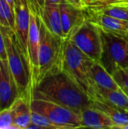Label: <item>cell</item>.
Here are the masks:
<instances>
[{
	"instance_id": "obj_1",
	"label": "cell",
	"mask_w": 128,
	"mask_h": 129,
	"mask_svg": "<svg viewBox=\"0 0 128 129\" xmlns=\"http://www.w3.org/2000/svg\"><path fill=\"white\" fill-rule=\"evenodd\" d=\"M32 96L51 101L78 114L92 105L91 98L63 70L44 77L33 89Z\"/></svg>"
},
{
	"instance_id": "obj_2",
	"label": "cell",
	"mask_w": 128,
	"mask_h": 129,
	"mask_svg": "<svg viewBox=\"0 0 128 129\" xmlns=\"http://www.w3.org/2000/svg\"><path fill=\"white\" fill-rule=\"evenodd\" d=\"M94 60L83 53L73 42L65 39L62 70L66 73L90 98L97 96V87L91 76Z\"/></svg>"
},
{
	"instance_id": "obj_3",
	"label": "cell",
	"mask_w": 128,
	"mask_h": 129,
	"mask_svg": "<svg viewBox=\"0 0 128 129\" xmlns=\"http://www.w3.org/2000/svg\"><path fill=\"white\" fill-rule=\"evenodd\" d=\"M4 36L7 60L17 85L20 95L32 91L31 71L28 57L22 47L15 31L11 27L1 26Z\"/></svg>"
},
{
	"instance_id": "obj_4",
	"label": "cell",
	"mask_w": 128,
	"mask_h": 129,
	"mask_svg": "<svg viewBox=\"0 0 128 129\" xmlns=\"http://www.w3.org/2000/svg\"><path fill=\"white\" fill-rule=\"evenodd\" d=\"M38 20L40 47L37 84L46 76L62 71L65 43V39L51 33L39 17Z\"/></svg>"
},
{
	"instance_id": "obj_5",
	"label": "cell",
	"mask_w": 128,
	"mask_h": 129,
	"mask_svg": "<svg viewBox=\"0 0 128 129\" xmlns=\"http://www.w3.org/2000/svg\"><path fill=\"white\" fill-rule=\"evenodd\" d=\"M98 28L102 39L101 64L111 75L119 68L128 67L127 38Z\"/></svg>"
},
{
	"instance_id": "obj_6",
	"label": "cell",
	"mask_w": 128,
	"mask_h": 129,
	"mask_svg": "<svg viewBox=\"0 0 128 129\" xmlns=\"http://www.w3.org/2000/svg\"><path fill=\"white\" fill-rule=\"evenodd\" d=\"M30 106L32 111L45 116L60 129L82 128L79 114L59 104L32 96Z\"/></svg>"
},
{
	"instance_id": "obj_7",
	"label": "cell",
	"mask_w": 128,
	"mask_h": 129,
	"mask_svg": "<svg viewBox=\"0 0 128 129\" xmlns=\"http://www.w3.org/2000/svg\"><path fill=\"white\" fill-rule=\"evenodd\" d=\"M69 40L93 60L100 61L102 54L100 32L99 28L88 17Z\"/></svg>"
},
{
	"instance_id": "obj_8",
	"label": "cell",
	"mask_w": 128,
	"mask_h": 129,
	"mask_svg": "<svg viewBox=\"0 0 128 129\" xmlns=\"http://www.w3.org/2000/svg\"><path fill=\"white\" fill-rule=\"evenodd\" d=\"M40 47V28L38 17L30 9V24L28 36V60L31 71V84L35 88L38 76V53Z\"/></svg>"
},
{
	"instance_id": "obj_9",
	"label": "cell",
	"mask_w": 128,
	"mask_h": 129,
	"mask_svg": "<svg viewBox=\"0 0 128 129\" xmlns=\"http://www.w3.org/2000/svg\"><path fill=\"white\" fill-rule=\"evenodd\" d=\"M63 37L69 39L86 21L88 12L83 8L75 6L70 3L59 5Z\"/></svg>"
},
{
	"instance_id": "obj_10",
	"label": "cell",
	"mask_w": 128,
	"mask_h": 129,
	"mask_svg": "<svg viewBox=\"0 0 128 129\" xmlns=\"http://www.w3.org/2000/svg\"><path fill=\"white\" fill-rule=\"evenodd\" d=\"M19 96L8 60L0 58V111L8 108Z\"/></svg>"
},
{
	"instance_id": "obj_11",
	"label": "cell",
	"mask_w": 128,
	"mask_h": 129,
	"mask_svg": "<svg viewBox=\"0 0 128 129\" xmlns=\"http://www.w3.org/2000/svg\"><path fill=\"white\" fill-rule=\"evenodd\" d=\"M15 33L27 57L28 36L30 24V8L28 0H14Z\"/></svg>"
},
{
	"instance_id": "obj_12",
	"label": "cell",
	"mask_w": 128,
	"mask_h": 129,
	"mask_svg": "<svg viewBox=\"0 0 128 129\" xmlns=\"http://www.w3.org/2000/svg\"><path fill=\"white\" fill-rule=\"evenodd\" d=\"M32 91L20 95L9 107L13 124L17 129H26L31 123V99Z\"/></svg>"
},
{
	"instance_id": "obj_13",
	"label": "cell",
	"mask_w": 128,
	"mask_h": 129,
	"mask_svg": "<svg viewBox=\"0 0 128 129\" xmlns=\"http://www.w3.org/2000/svg\"><path fill=\"white\" fill-rule=\"evenodd\" d=\"M88 19L98 27L128 39V21L98 13L88 12Z\"/></svg>"
},
{
	"instance_id": "obj_14",
	"label": "cell",
	"mask_w": 128,
	"mask_h": 129,
	"mask_svg": "<svg viewBox=\"0 0 128 129\" xmlns=\"http://www.w3.org/2000/svg\"><path fill=\"white\" fill-rule=\"evenodd\" d=\"M80 122L82 128L95 129L115 128L114 122L104 113L94 107H89L79 113Z\"/></svg>"
},
{
	"instance_id": "obj_15",
	"label": "cell",
	"mask_w": 128,
	"mask_h": 129,
	"mask_svg": "<svg viewBox=\"0 0 128 129\" xmlns=\"http://www.w3.org/2000/svg\"><path fill=\"white\" fill-rule=\"evenodd\" d=\"M39 18L51 33L64 39L59 5H45Z\"/></svg>"
},
{
	"instance_id": "obj_16",
	"label": "cell",
	"mask_w": 128,
	"mask_h": 129,
	"mask_svg": "<svg viewBox=\"0 0 128 129\" xmlns=\"http://www.w3.org/2000/svg\"><path fill=\"white\" fill-rule=\"evenodd\" d=\"M91 107L107 115L115 124V128L128 123V112L108 103L103 98H97L92 100Z\"/></svg>"
},
{
	"instance_id": "obj_17",
	"label": "cell",
	"mask_w": 128,
	"mask_h": 129,
	"mask_svg": "<svg viewBox=\"0 0 128 129\" xmlns=\"http://www.w3.org/2000/svg\"><path fill=\"white\" fill-rule=\"evenodd\" d=\"M91 78L97 88L118 90L120 87L112 76L105 69L100 61H94L91 68Z\"/></svg>"
},
{
	"instance_id": "obj_18",
	"label": "cell",
	"mask_w": 128,
	"mask_h": 129,
	"mask_svg": "<svg viewBox=\"0 0 128 129\" xmlns=\"http://www.w3.org/2000/svg\"><path fill=\"white\" fill-rule=\"evenodd\" d=\"M97 92L95 98H103L108 103L128 112V95L121 88L118 90L97 88Z\"/></svg>"
},
{
	"instance_id": "obj_19",
	"label": "cell",
	"mask_w": 128,
	"mask_h": 129,
	"mask_svg": "<svg viewBox=\"0 0 128 129\" xmlns=\"http://www.w3.org/2000/svg\"><path fill=\"white\" fill-rule=\"evenodd\" d=\"M83 8L88 12H97L114 5H128V0H81Z\"/></svg>"
},
{
	"instance_id": "obj_20",
	"label": "cell",
	"mask_w": 128,
	"mask_h": 129,
	"mask_svg": "<svg viewBox=\"0 0 128 129\" xmlns=\"http://www.w3.org/2000/svg\"><path fill=\"white\" fill-rule=\"evenodd\" d=\"M0 25L15 29L14 10L6 0H0Z\"/></svg>"
},
{
	"instance_id": "obj_21",
	"label": "cell",
	"mask_w": 128,
	"mask_h": 129,
	"mask_svg": "<svg viewBox=\"0 0 128 129\" xmlns=\"http://www.w3.org/2000/svg\"><path fill=\"white\" fill-rule=\"evenodd\" d=\"M90 13H98L110 16L117 19L128 21V5H114L106 7L97 12Z\"/></svg>"
},
{
	"instance_id": "obj_22",
	"label": "cell",
	"mask_w": 128,
	"mask_h": 129,
	"mask_svg": "<svg viewBox=\"0 0 128 129\" xmlns=\"http://www.w3.org/2000/svg\"><path fill=\"white\" fill-rule=\"evenodd\" d=\"M31 122L40 126L41 129H60L45 116L32 110L31 112Z\"/></svg>"
},
{
	"instance_id": "obj_23",
	"label": "cell",
	"mask_w": 128,
	"mask_h": 129,
	"mask_svg": "<svg viewBox=\"0 0 128 129\" xmlns=\"http://www.w3.org/2000/svg\"><path fill=\"white\" fill-rule=\"evenodd\" d=\"M112 76L120 88L128 95V67L119 68Z\"/></svg>"
},
{
	"instance_id": "obj_24",
	"label": "cell",
	"mask_w": 128,
	"mask_h": 129,
	"mask_svg": "<svg viewBox=\"0 0 128 129\" xmlns=\"http://www.w3.org/2000/svg\"><path fill=\"white\" fill-rule=\"evenodd\" d=\"M0 129H17L13 124L11 112L9 107L0 111Z\"/></svg>"
},
{
	"instance_id": "obj_25",
	"label": "cell",
	"mask_w": 128,
	"mask_h": 129,
	"mask_svg": "<svg viewBox=\"0 0 128 129\" xmlns=\"http://www.w3.org/2000/svg\"><path fill=\"white\" fill-rule=\"evenodd\" d=\"M28 2L30 9H32L36 15L40 17L45 6V0H28Z\"/></svg>"
},
{
	"instance_id": "obj_26",
	"label": "cell",
	"mask_w": 128,
	"mask_h": 129,
	"mask_svg": "<svg viewBox=\"0 0 128 129\" xmlns=\"http://www.w3.org/2000/svg\"><path fill=\"white\" fill-rule=\"evenodd\" d=\"M0 58L3 60H7V54H6V48L4 40V36L1 29L0 26Z\"/></svg>"
},
{
	"instance_id": "obj_27",
	"label": "cell",
	"mask_w": 128,
	"mask_h": 129,
	"mask_svg": "<svg viewBox=\"0 0 128 129\" xmlns=\"http://www.w3.org/2000/svg\"><path fill=\"white\" fill-rule=\"evenodd\" d=\"M68 2L66 0H45V5H50V4H63V3H67Z\"/></svg>"
},
{
	"instance_id": "obj_28",
	"label": "cell",
	"mask_w": 128,
	"mask_h": 129,
	"mask_svg": "<svg viewBox=\"0 0 128 129\" xmlns=\"http://www.w3.org/2000/svg\"><path fill=\"white\" fill-rule=\"evenodd\" d=\"M66 1L68 2V3H70V4H72V5H73L75 6H77V7H79V8H83L81 0H66Z\"/></svg>"
},
{
	"instance_id": "obj_29",
	"label": "cell",
	"mask_w": 128,
	"mask_h": 129,
	"mask_svg": "<svg viewBox=\"0 0 128 129\" xmlns=\"http://www.w3.org/2000/svg\"><path fill=\"white\" fill-rule=\"evenodd\" d=\"M6 1L11 5V7L14 10V0H6Z\"/></svg>"
},
{
	"instance_id": "obj_30",
	"label": "cell",
	"mask_w": 128,
	"mask_h": 129,
	"mask_svg": "<svg viewBox=\"0 0 128 129\" xmlns=\"http://www.w3.org/2000/svg\"><path fill=\"white\" fill-rule=\"evenodd\" d=\"M118 129H128V123L127 124H124V125H120V126H118L117 127Z\"/></svg>"
},
{
	"instance_id": "obj_31",
	"label": "cell",
	"mask_w": 128,
	"mask_h": 129,
	"mask_svg": "<svg viewBox=\"0 0 128 129\" xmlns=\"http://www.w3.org/2000/svg\"></svg>"
}]
</instances>
